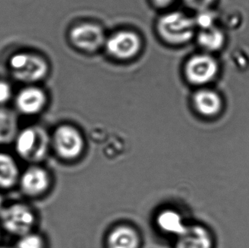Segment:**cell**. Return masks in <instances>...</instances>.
<instances>
[{
    "label": "cell",
    "instance_id": "603a6c76",
    "mask_svg": "<svg viewBox=\"0 0 249 248\" xmlns=\"http://www.w3.org/2000/svg\"><path fill=\"white\" fill-rule=\"evenodd\" d=\"M4 206L5 205H4V199H3L2 196L0 195V212H1V210L3 209Z\"/></svg>",
    "mask_w": 249,
    "mask_h": 248
},
{
    "label": "cell",
    "instance_id": "5b68a950",
    "mask_svg": "<svg viewBox=\"0 0 249 248\" xmlns=\"http://www.w3.org/2000/svg\"><path fill=\"white\" fill-rule=\"evenodd\" d=\"M107 34L99 23L86 21L77 23L70 29L68 38L70 43L78 50L93 53L105 47Z\"/></svg>",
    "mask_w": 249,
    "mask_h": 248
},
{
    "label": "cell",
    "instance_id": "ffe728a7",
    "mask_svg": "<svg viewBox=\"0 0 249 248\" xmlns=\"http://www.w3.org/2000/svg\"><path fill=\"white\" fill-rule=\"evenodd\" d=\"M180 1L186 7L198 13L203 10H209V7L213 4L215 0H180Z\"/></svg>",
    "mask_w": 249,
    "mask_h": 248
},
{
    "label": "cell",
    "instance_id": "4fadbf2b",
    "mask_svg": "<svg viewBox=\"0 0 249 248\" xmlns=\"http://www.w3.org/2000/svg\"><path fill=\"white\" fill-rule=\"evenodd\" d=\"M20 173L16 159L8 153L0 151V189H10L17 186Z\"/></svg>",
    "mask_w": 249,
    "mask_h": 248
},
{
    "label": "cell",
    "instance_id": "d6986e66",
    "mask_svg": "<svg viewBox=\"0 0 249 248\" xmlns=\"http://www.w3.org/2000/svg\"><path fill=\"white\" fill-rule=\"evenodd\" d=\"M193 18H194L196 28H199L200 29H206V28L214 26L213 25L214 16L209 10L198 12L197 16Z\"/></svg>",
    "mask_w": 249,
    "mask_h": 248
},
{
    "label": "cell",
    "instance_id": "ac0fdd59",
    "mask_svg": "<svg viewBox=\"0 0 249 248\" xmlns=\"http://www.w3.org/2000/svg\"><path fill=\"white\" fill-rule=\"evenodd\" d=\"M16 248H45V243L40 235L31 231L19 237Z\"/></svg>",
    "mask_w": 249,
    "mask_h": 248
},
{
    "label": "cell",
    "instance_id": "6da1fadb",
    "mask_svg": "<svg viewBox=\"0 0 249 248\" xmlns=\"http://www.w3.org/2000/svg\"><path fill=\"white\" fill-rule=\"evenodd\" d=\"M194 18L178 10L162 13L155 23L160 39L170 46H181L188 43L195 35Z\"/></svg>",
    "mask_w": 249,
    "mask_h": 248
},
{
    "label": "cell",
    "instance_id": "44dd1931",
    "mask_svg": "<svg viewBox=\"0 0 249 248\" xmlns=\"http://www.w3.org/2000/svg\"><path fill=\"white\" fill-rule=\"evenodd\" d=\"M11 96L12 90L10 85L4 82H0V105L7 103Z\"/></svg>",
    "mask_w": 249,
    "mask_h": 248
},
{
    "label": "cell",
    "instance_id": "7402d4cb",
    "mask_svg": "<svg viewBox=\"0 0 249 248\" xmlns=\"http://www.w3.org/2000/svg\"><path fill=\"white\" fill-rule=\"evenodd\" d=\"M152 5L160 10H167L180 0H150Z\"/></svg>",
    "mask_w": 249,
    "mask_h": 248
},
{
    "label": "cell",
    "instance_id": "3957f363",
    "mask_svg": "<svg viewBox=\"0 0 249 248\" xmlns=\"http://www.w3.org/2000/svg\"><path fill=\"white\" fill-rule=\"evenodd\" d=\"M143 48V40L137 32L129 29L116 31L107 36L105 48L107 53L120 61H127L137 57Z\"/></svg>",
    "mask_w": 249,
    "mask_h": 248
},
{
    "label": "cell",
    "instance_id": "7a4b0ae2",
    "mask_svg": "<svg viewBox=\"0 0 249 248\" xmlns=\"http://www.w3.org/2000/svg\"><path fill=\"white\" fill-rule=\"evenodd\" d=\"M49 143L46 131L34 125L19 130L13 144L20 159L35 164L43 160L48 154Z\"/></svg>",
    "mask_w": 249,
    "mask_h": 248
},
{
    "label": "cell",
    "instance_id": "2e32d148",
    "mask_svg": "<svg viewBox=\"0 0 249 248\" xmlns=\"http://www.w3.org/2000/svg\"><path fill=\"white\" fill-rule=\"evenodd\" d=\"M197 39L199 45L207 52L219 50L223 47L225 41L222 31L215 26L200 29Z\"/></svg>",
    "mask_w": 249,
    "mask_h": 248
},
{
    "label": "cell",
    "instance_id": "5bb4252c",
    "mask_svg": "<svg viewBox=\"0 0 249 248\" xmlns=\"http://www.w3.org/2000/svg\"><path fill=\"white\" fill-rule=\"evenodd\" d=\"M140 240L136 231L128 227L115 229L108 236L107 248H139Z\"/></svg>",
    "mask_w": 249,
    "mask_h": 248
},
{
    "label": "cell",
    "instance_id": "30bf717a",
    "mask_svg": "<svg viewBox=\"0 0 249 248\" xmlns=\"http://www.w3.org/2000/svg\"><path fill=\"white\" fill-rule=\"evenodd\" d=\"M193 103L196 112L206 118L217 116L223 109L222 97L217 92L203 88L193 95Z\"/></svg>",
    "mask_w": 249,
    "mask_h": 248
},
{
    "label": "cell",
    "instance_id": "9a60e30c",
    "mask_svg": "<svg viewBox=\"0 0 249 248\" xmlns=\"http://www.w3.org/2000/svg\"><path fill=\"white\" fill-rule=\"evenodd\" d=\"M18 131V122L16 115L0 108V146L14 142Z\"/></svg>",
    "mask_w": 249,
    "mask_h": 248
},
{
    "label": "cell",
    "instance_id": "ba28073f",
    "mask_svg": "<svg viewBox=\"0 0 249 248\" xmlns=\"http://www.w3.org/2000/svg\"><path fill=\"white\" fill-rule=\"evenodd\" d=\"M53 144L58 155L67 160L76 158L83 151L81 135L75 128L68 125H63L55 131Z\"/></svg>",
    "mask_w": 249,
    "mask_h": 248
},
{
    "label": "cell",
    "instance_id": "9c48e42d",
    "mask_svg": "<svg viewBox=\"0 0 249 248\" xmlns=\"http://www.w3.org/2000/svg\"><path fill=\"white\" fill-rule=\"evenodd\" d=\"M50 177L45 169L32 164L20 173L18 186L23 195L30 198L39 196L46 192Z\"/></svg>",
    "mask_w": 249,
    "mask_h": 248
},
{
    "label": "cell",
    "instance_id": "7c38bea8",
    "mask_svg": "<svg viewBox=\"0 0 249 248\" xmlns=\"http://www.w3.org/2000/svg\"><path fill=\"white\" fill-rule=\"evenodd\" d=\"M174 248H215V242L207 229L191 226L177 237Z\"/></svg>",
    "mask_w": 249,
    "mask_h": 248
},
{
    "label": "cell",
    "instance_id": "8992f818",
    "mask_svg": "<svg viewBox=\"0 0 249 248\" xmlns=\"http://www.w3.org/2000/svg\"><path fill=\"white\" fill-rule=\"evenodd\" d=\"M219 71L217 61L208 53L196 54L184 64V74L190 84L203 86L216 78Z\"/></svg>",
    "mask_w": 249,
    "mask_h": 248
},
{
    "label": "cell",
    "instance_id": "e0dca14e",
    "mask_svg": "<svg viewBox=\"0 0 249 248\" xmlns=\"http://www.w3.org/2000/svg\"><path fill=\"white\" fill-rule=\"evenodd\" d=\"M157 222L162 231L177 237L182 234L187 228L181 215L178 213L169 210L160 213L158 215Z\"/></svg>",
    "mask_w": 249,
    "mask_h": 248
},
{
    "label": "cell",
    "instance_id": "52a82bcc",
    "mask_svg": "<svg viewBox=\"0 0 249 248\" xmlns=\"http://www.w3.org/2000/svg\"><path fill=\"white\" fill-rule=\"evenodd\" d=\"M10 64L15 77L26 83L42 80L49 70L48 63L43 58L32 54H16L12 57Z\"/></svg>",
    "mask_w": 249,
    "mask_h": 248
},
{
    "label": "cell",
    "instance_id": "277c9868",
    "mask_svg": "<svg viewBox=\"0 0 249 248\" xmlns=\"http://www.w3.org/2000/svg\"><path fill=\"white\" fill-rule=\"evenodd\" d=\"M36 216L29 205L16 202L5 205L0 212V226L9 234L23 235L31 232L35 227Z\"/></svg>",
    "mask_w": 249,
    "mask_h": 248
},
{
    "label": "cell",
    "instance_id": "8fae6325",
    "mask_svg": "<svg viewBox=\"0 0 249 248\" xmlns=\"http://www.w3.org/2000/svg\"><path fill=\"white\" fill-rule=\"evenodd\" d=\"M46 102V95L43 90L38 87H30L18 93L16 99V106L22 115L34 116L44 109Z\"/></svg>",
    "mask_w": 249,
    "mask_h": 248
},
{
    "label": "cell",
    "instance_id": "cb8c5ba5",
    "mask_svg": "<svg viewBox=\"0 0 249 248\" xmlns=\"http://www.w3.org/2000/svg\"><path fill=\"white\" fill-rule=\"evenodd\" d=\"M0 248H10L9 247H4V246H1V247H0Z\"/></svg>",
    "mask_w": 249,
    "mask_h": 248
}]
</instances>
